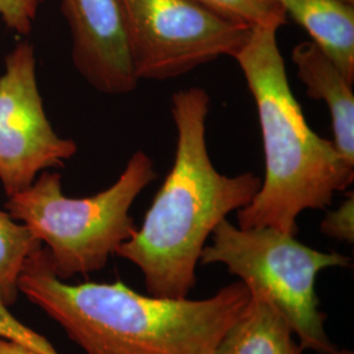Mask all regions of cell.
<instances>
[{
  "mask_svg": "<svg viewBox=\"0 0 354 354\" xmlns=\"http://www.w3.org/2000/svg\"><path fill=\"white\" fill-rule=\"evenodd\" d=\"M19 291L86 354H214L251 299L241 281L197 301L143 295L121 281L67 283L44 245L29 257Z\"/></svg>",
  "mask_w": 354,
  "mask_h": 354,
  "instance_id": "cell-1",
  "label": "cell"
},
{
  "mask_svg": "<svg viewBox=\"0 0 354 354\" xmlns=\"http://www.w3.org/2000/svg\"><path fill=\"white\" fill-rule=\"evenodd\" d=\"M210 95L201 87L180 89L171 97L176 125L175 160L143 223L115 254L140 268L149 295L187 298L206 241L232 212L252 201L261 178L236 176L215 168L206 145Z\"/></svg>",
  "mask_w": 354,
  "mask_h": 354,
  "instance_id": "cell-2",
  "label": "cell"
},
{
  "mask_svg": "<svg viewBox=\"0 0 354 354\" xmlns=\"http://www.w3.org/2000/svg\"><path fill=\"white\" fill-rule=\"evenodd\" d=\"M277 30L252 26L235 55L257 108L266 158L264 181L238 210V227H272L297 236L301 213L329 206L335 193L353 183L354 165L308 127L290 88Z\"/></svg>",
  "mask_w": 354,
  "mask_h": 354,
  "instance_id": "cell-3",
  "label": "cell"
},
{
  "mask_svg": "<svg viewBox=\"0 0 354 354\" xmlns=\"http://www.w3.org/2000/svg\"><path fill=\"white\" fill-rule=\"evenodd\" d=\"M156 178L153 160L140 150L109 188L93 196H66L61 174L48 169L4 207L45 247L55 274L66 281L102 270L133 236L137 226L130 209Z\"/></svg>",
  "mask_w": 354,
  "mask_h": 354,
  "instance_id": "cell-4",
  "label": "cell"
},
{
  "mask_svg": "<svg viewBox=\"0 0 354 354\" xmlns=\"http://www.w3.org/2000/svg\"><path fill=\"white\" fill-rule=\"evenodd\" d=\"M200 263L222 264L250 290L263 291L286 317L304 349L335 354L339 349L324 327L317 279L328 268H349L352 259L322 252L276 228H241L222 221L205 245Z\"/></svg>",
  "mask_w": 354,
  "mask_h": 354,
  "instance_id": "cell-5",
  "label": "cell"
},
{
  "mask_svg": "<svg viewBox=\"0 0 354 354\" xmlns=\"http://www.w3.org/2000/svg\"><path fill=\"white\" fill-rule=\"evenodd\" d=\"M136 75L168 80L221 57H232L252 26L194 0H121Z\"/></svg>",
  "mask_w": 354,
  "mask_h": 354,
  "instance_id": "cell-6",
  "label": "cell"
},
{
  "mask_svg": "<svg viewBox=\"0 0 354 354\" xmlns=\"http://www.w3.org/2000/svg\"><path fill=\"white\" fill-rule=\"evenodd\" d=\"M77 152L46 114L37 80L35 46L17 42L0 75V184L7 197L26 190L48 169L61 168Z\"/></svg>",
  "mask_w": 354,
  "mask_h": 354,
  "instance_id": "cell-7",
  "label": "cell"
},
{
  "mask_svg": "<svg viewBox=\"0 0 354 354\" xmlns=\"http://www.w3.org/2000/svg\"><path fill=\"white\" fill-rule=\"evenodd\" d=\"M71 32V59L97 92L125 95L138 86L121 0H62Z\"/></svg>",
  "mask_w": 354,
  "mask_h": 354,
  "instance_id": "cell-8",
  "label": "cell"
},
{
  "mask_svg": "<svg viewBox=\"0 0 354 354\" xmlns=\"http://www.w3.org/2000/svg\"><path fill=\"white\" fill-rule=\"evenodd\" d=\"M291 61L306 87V93L326 102L332 118L336 150L354 165V93L352 83L313 41L294 46Z\"/></svg>",
  "mask_w": 354,
  "mask_h": 354,
  "instance_id": "cell-9",
  "label": "cell"
},
{
  "mask_svg": "<svg viewBox=\"0 0 354 354\" xmlns=\"http://www.w3.org/2000/svg\"><path fill=\"white\" fill-rule=\"evenodd\" d=\"M276 1L353 84L354 4L342 0Z\"/></svg>",
  "mask_w": 354,
  "mask_h": 354,
  "instance_id": "cell-10",
  "label": "cell"
},
{
  "mask_svg": "<svg viewBox=\"0 0 354 354\" xmlns=\"http://www.w3.org/2000/svg\"><path fill=\"white\" fill-rule=\"evenodd\" d=\"M251 291L241 317L228 328L214 354H302L294 330L263 291Z\"/></svg>",
  "mask_w": 354,
  "mask_h": 354,
  "instance_id": "cell-11",
  "label": "cell"
},
{
  "mask_svg": "<svg viewBox=\"0 0 354 354\" xmlns=\"http://www.w3.org/2000/svg\"><path fill=\"white\" fill-rule=\"evenodd\" d=\"M39 247L42 244L26 225L0 209V298L8 306L17 301L21 273Z\"/></svg>",
  "mask_w": 354,
  "mask_h": 354,
  "instance_id": "cell-12",
  "label": "cell"
},
{
  "mask_svg": "<svg viewBox=\"0 0 354 354\" xmlns=\"http://www.w3.org/2000/svg\"><path fill=\"white\" fill-rule=\"evenodd\" d=\"M203 7L231 20L250 26H272L279 28L288 16L276 0H194Z\"/></svg>",
  "mask_w": 354,
  "mask_h": 354,
  "instance_id": "cell-13",
  "label": "cell"
},
{
  "mask_svg": "<svg viewBox=\"0 0 354 354\" xmlns=\"http://www.w3.org/2000/svg\"><path fill=\"white\" fill-rule=\"evenodd\" d=\"M0 339L17 344L36 354H59L48 339L29 328L10 311V306L0 298Z\"/></svg>",
  "mask_w": 354,
  "mask_h": 354,
  "instance_id": "cell-14",
  "label": "cell"
},
{
  "mask_svg": "<svg viewBox=\"0 0 354 354\" xmlns=\"http://www.w3.org/2000/svg\"><path fill=\"white\" fill-rule=\"evenodd\" d=\"M42 0H0V17L8 29L28 36L33 29Z\"/></svg>",
  "mask_w": 354,
  "mask_h": 354,
  "instance_id": "cell-15",
  "label": "cell"
},
{
  "mask_svg": "<svg viewBox=\"0 0 354 354\" xmlns=\"http://www.w3.org/2000/svg\"><path fill=\"white\" fill-rule=\"evenodd\" d=\"M348 198L336 209L328 212L320 223V231L335 241L353 244L354 241V196L349 193Z\"/></svg>",
  "mask_w": 354,
  "mask_h": 354,
  "instance_id": "cell-16",
  "label": "cell"
},
{
  "mask_svg": "<svg viewBox=\"0 0 354 354\" xmlns=\"http://www.w3.org/2000/svg\"><path fill=\"white\" fill-rule=\"evenodd\" d=\"M0 354H36L26 348L13 344V342H6L0 339Z\"/></svg>",
  "mask_w": 354,
  "mask_h": 354,
  "instance_id": "cell-17",
  "label": "cell"
},
{
  "mask_svg": "<svg viewBox=\"0 0 354 354\" xmlns=\"http://www.w3.org/2000/svg\"><path fill=\"white\" fill-rule=\"evenodd\" d=\"M335 354H354L352 351H349V349H337L336 351V353Z\"/></svg>",
  "mask_w": 354,
  "mask_h": 354,
  "instance_id": "cell-18",
  "label": "cell"
},
{
  "mask_svg": "<svg viewBox=\"0 0 354 354\" xmlns=\"http://www.w3.org/2000/svg\"><path fill=\"white\" fill-rule=\"evenodd\" d=\"M342 1H346V3H349V4H354V0H342Z\"/></svg>",
  "mask_w": 354,
  "mask_h": 354,
  "instance_id": "cell-19",
  "label": "cell"
}]
</instances>
